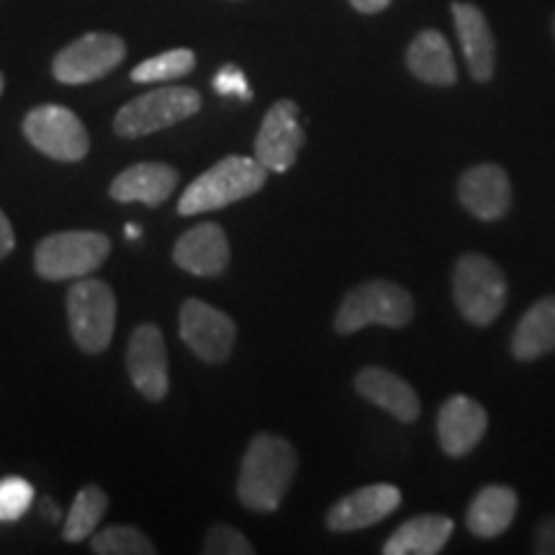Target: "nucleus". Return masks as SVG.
Masks as SVG:
<instances>
[{"mask_svg": "<svg viewBox=\"0 0 555 555\" xmlns=\"http://www.w3.org/2000/svg\"><path fill=\"white\" fill-rule=\"evenodd\" d=\"M111 253V242L101 232H57L37 245L34 268L47 281H67L95 273Z\"/></svg>", "mask_w": 555, "mask_h": 555, "instance_id": "obj_7", "label": "nucleus"}, {"mask_svg": "<svg viewBox=\"0 0 555 555\" xmlns=\"http://www.w3.org/2000/svg\"><path fill=\"white\" fill-rule=\"evenodd\" d=\"M193 67H196V54L180 47V50L163 52L157 57L139 62L129 78L134 82H170L191 75Z\"/></svg>", "mask_w": 555, "mask_h": 555, "instance_id": "obj_25", "label": "nucleus"}, {"mask_svg": "<svg viewBox=\"0 0 555 555\" xmlns=\"http://www.w3.org/2000/svg\"><path fill=\"white\" fill-rule=\"evenodd\" d=\"M450 13H453L455 31L457 39H461L463 57L468 62L470 78L476 82H489L496 73V41L483 11L474 3L455 0L450 5Z\"/></svg>", "mask_w": 555, "mask_h": 555, "instance_id": "obj_15", "label": "nucleus"}, {"mask_svg": "<svg viewBox=\"0 0 555 555\" xmlns=\"http://www.w3.org/2000/svg\"><path fill=\"white\" fill-rule=\"evenodd\" d=\"M401 504V491L391 483H371L339 499L327 515L332 532H352L378 525Z\"/></svg>", "mask_w": 555, "mask_h": 555, "instance_id": "obj_13", "label": "nucleus"}, {"mask_svg": "<svg viewBox=\"0 0 555 555\" xmlns=\"http://www.w3.org/2000/svg\"><path fill=\"white\" fill-rule=\"evenodd\" d=\"M414 317V301L406 288L391 281H367L352 288L343 298L337 314L335 330L339 335H352L371 324H384V327H406Z\"/></svg>", "mask_w": 555, "mask_h": 555, "instance_id": "obj_3", "label": "nucleus"}, {"mask_svg": "<svg viewBox=\"0 0 555 555\" xmlns=\"http://www.w3.org/2000/svg\"><path fill=\"white\" fill-rule=\"evenodd\" d=\"M41 506H44V515H47V517H50V519H60V509H57V506H54L52 499H44V502H41Z\"/></svg>", "mask_w": 555, "mask_h": 555, "instance_id": "obj_33", "label": "nucleus"}, {"mask_svg": "<svg viewBox=\"0 0 555 555\" xmlns=\"http://www.w3.org/2000/svg\"><path fill=\"white\" fill-rule=\"evenodd\" d=\"M517 515V494L509 486L494 483L478 491V496L470 502L466 525L476 538L491 540L515 522Z\"/></svg>", "mask_w": 555, "mask_h": 555, "instance_id": "obj_22", "label": "nucleus"}, {"mask_svg": "<svg viewBox=\"0 0 555 555\" xmlns=\"http://www.w3.org/2000/svg\"><path fill=\"white\" fill-rule=\"evenodd\" d=\"M204 553L208 555H253L255 547L249 545V540L242 532L234 530L229 525H217L208 530Z\"/></svg>", "mask_w": 555, "mask_h": 555, "instance_id": "obj_28", "label": "nucleus"}, {"mask_svg": "<svg viewBox=\"0 0 555 555\" xmlns=\"http://www.w3.org/2000/svg\"><path fill=\"white\" fill-rule=\"evenodd\" d=\"M127 234H129V240H137L139 234H142V229L134 227V224H129V227H127Z\"/></svg>", "mask_w": 555, "mask_h": 555, "instance_id": "obj_34", "label": "nucleus"}, {"mask_svg": "<svg viewBox=\"0 0 555 555\" xmlns=\"http://www.w3.org/2000/svg\"><path fill=\"white\" fill-rule=\"evenodd\" d=\"M124 57H127V44L121 37L93 31L57 52L52 62V75L65 86H86V82H95L114 73Z\"/></svg>", "mask_w": 555, "mask_h": 555, "instance_id": "obj_9", "label": "nucleus"}, {"mask_svg": "<svg viewBox=\"0 0 555 555\" xmlns=\"http://www.w3.org/2000/svg\"><path fill=\"white\" fill-rule=\"evenodd\" d=\"M489 427V416L478 401L450 397L437 414V437L448 455L463 457L474 450Z\"/></svg>", "mask_w": 555, "mask_h": 555, "instance_id": "obj_17", "label": "nucleus"}, {"mask_svg": "<svg viewBox=\"0 0 555 555\" xmlns=\"http://www.w3.org/2000/svg\"><path fill=\"white\" fill-rule=\"evenodd\" d=\"M13 245H16V234H13V227H11L9 217L0 211V260L9 258Z\"/></svg>", "mask_w": 555, "mask_h": 555, "instance_id": "obj_31", "label": "nucleus"}, {"mask_svg": "<svg viewBox=\"0 0 555 555\" xmlns=\"http://www.w3.org/2000/svg\"><path fill=\"white\" fill-rule=\"evenodd\" d=\"M535 553L555 555V515L540 522L535 535Z\"/></svg>", "mask_w": 555, "mask_h": 555, "instance_id": "obj_30", "label": "nucleus"}, {"mask_svg": "<svg viewBox=\"0 0 555 555\" xmlns=\"http://www.w3.org/2000/svg\"><path fill=\"white\" fill-rule=\"evenodd\" d=\"M3 86H5V80H3V75H0V95H3Z\"/></svg>", "mask_w": 555, "mask_h": 555, "instance_id": "obj_35", "label": "nucleus"}, {"mask_svg": "<svg viewBox=\"0 0 555 555\" xmlns=\"http://www.w3.org/2000/svg\"><path fill=\"white\" fill-rule=\"evenodd\" d=\"M298 106L294 101L283 99L270 106L262 119V127L255 139V159L268 172H286L296 165L307 134L298 121Z\"/></svg>", "mask_w": 555, "mask_h": 555, "instance_id": "obj_11", "label": "nucleus"}, {"mask_svg": "<svg viewBox=\"0 0 555 555\" xmlns=\"http://www.w3.org/2000/svg\"><path fill=\"white\" fill-rule=\"evenodd\" d=\"M350 5L358 13H367V16H373V13L386 11L388 5H391V0H350Z\"/></svg>", "mask_w": 555, "mask_h": 555, "instance_id": "obj_32", "label": "nucleus"}, {"mask_svg": "<svg viewBox=\"0 0 555 555\" xmlns=\"http://www.w3.org/2000/svg\"><path fill=\"white\" fill-rule=\"evenodd\" d=\"M268 180V170L255 157L229 155L219 159L214 168L193 180L178 201V214L196 217V214L219 211L237 201L255 196Z\"/></svg>", "mask_w": 555, "mask_h": 555, "instance_id": "obj_2", "label": "nucleus"}, {"mask_svg": "<svg viewBox=\"0 0 555 555\" xmlns=\"http://www.w3.org/2000/svg\"><path fill=\"white\" fill-rule=\"evenodd\" d=\"M201 111V95L193 88H155L121 106L114 119V131L124 139H139L170 129Z\"/></svg>", "mask_w": 555, "mask_h": 555, "instance_id": "obj_6", "label": "nucleus"}, {"mask_svg": "<svg viewBox=\"0 0 555 555\" xmlns=\"http://www.w3.org/2000/svg\"><path fill=\"white\" fill-rule=\"evenodd\" d=\"M356 391L371 404H376L397 416L399 422H416L420 420V397L404 378L386 367H363L356 376Z\"/></svg>", "mask_w": 555, "mask_h": 555, "instance_id": "obj_18", "label": "nucleus"}, {"mask_svg": "<svg viewBox=\"0 0 555 555\" xmlns=\"http://www.w3.org/2000/svg\"><path fill=\"white\" fill-rule=\"evenodd\" d=\"M553 34H555V16H553Z\"/></svg>", "mask_w": 555, "mask_h": 555, "instance_id": "obj_36", "label": "nucleus"}, {"mask_svg": "<svg viewBox=\"0 0 555 555\" xmlns=\"http://www.w3.org/2000/svg\"><path fill=\"white\" fill-rule=\"evenodd\" d=\"M108 509V496L101 486H86L80 489V494L75 496L73 506H69L65 527H62V538L67 543H82L95 532V527L101 525L103 515Z\"/></svg>", "mask_w": 555, "mask_h": 555, "instance_id": "obj_24", "label": "nucleus"}, {"mask_svg": "<svg viewBox=\"0 0 555 555\" xmlns=\"http://www.w3.org/2000/svg\"><path fill=\"white\" fill-rule=\"evenodd\" d=\"M67 317L75 345L88 356L108 350L116 330V296L99 278H80L67 291Z\"/></svg>", "mask_w": 555, "mask_h": 555, "instance_id": "obj_5", "label": "nucleus"}, {"mask_svg": "<svg viewBox=\"0 0 555 555\" xmlns=\"http://www.w3.org/2000/svg\"><path fill=\"white\" fill-rule=\"evenodd\" d=\"M180 337L204 363H224L237 343V327L224 311L189 298L180 309Z\"/></svg>", "mask_w": 555, "mask_h": 555, "instance_id": "obj_10", "label": "nucleus"}, {"mask_svg": "<svg viewBox=\"0 0 555 555\" xmlns=\"http://www.w3.org/2000/svg\"><path fill=\"white\" fill-rule=\"evenodd\" d=\"M214 90L219 95H234L240 101H253V90H249V82L245 73L237 65H224L214 78Z\"/></svg>", "mask_w": 555, "mask_h": 555, "instance_id": "obj_29", "label": "nucleus"}, {"mask_svg": "<svg viewBox=\"0 0 555 555\" xmlns=\"http://www.w3.org/2000/svg\"><path fill=\"white\" fill-rule=\"evenodd\" d=\"M34 504V486L26 478H0V522H18Z\"/></svg>", "mask_w": 555, "mask_h": 555, "instance_id": "obj_27", "label": "nucleus"}, {"mask_svg": "<svg viewBox=\"0 0 555 555\" xmlns=\"http://www.w3.org/2000/svg\"><path fill=\"white\" fill-rule=\"evenodd\" d=\"M453 535V519L442 515H420L409 519L388 538L386 555H437Z\"/></svg>", "mask_w": 555, "mask_h": 555, "instance_id": "obj_23", "label": "nucleus"}, {"mask_svg": "<svg viewBox=\"0 0 555 555\" xmlns=\"http://www.w3.org/2000/svg\"><path fill=\"white\" fill-rule=\"evenodd\" d=\"M90 551L99 555H155L157 547L139 527L116 525L93 535Z\"/></svg>", "mask_w": 555, "mask_h": 555, "instance_id": "obj_26", "label": "nucleus"}, {"mask_svg": "<svg viewBox=\"0 0 555 555\" xmlns=\"http://www.w3.org/2000/svg\"><path fill=\"white\" fill-rule=\"evenodd\" d=\"M406 67L416 80L427 82V86L450 88L457 80L448 39L435 29L420 31L412 39V44L406 47Z\"/></svg>", "mask_w": 555, "mask_h": 555, "instance_id": "obj_20", "label": "nucleus"}, {"mask_svg": "<svg viewBox=\"0 0 555 555\" xmlns=\"http://www.w3.org/2000/svg\"><path fill=\"white\" fill-rule=\"evenodd\" d=\"M457 198L481 221H499L512 206V185L499 165L483 163L463 172L457 183Z\"/></svg>", "mask_w": 555, "mask_h": 555, "instance_id": "obj_14", "label": "nucleus"}, {"mask_svg": "<svg viewBox=\"0 0 555 555\" xmlns=\"http://www.w3.org/2000/svg\"><path fill=\"white\" fill-rule=\"evenodd\" d=\"M172 260L185 273L198 278H217L229 266V242L224 229L214 221H204V224L189 229L176 242L172 249Z\"/></svg>", "mask_w": 555, "mask_h": 555, "instance_id": "obj_16", "label": "nucleus"}, {"mask_svg": "<svg viewBox=\"0 0 555 555\" xmlns=\"http://www.w3.org/2000/svg\"><path fill=\"white\" fill-rule=\"evenodd\" d=\"M178 185V170L165 163H139L131 165L111 183V198L121 204H147L159 206L172 196Z\"/></svg>", "mask_w": 555, "mask_h": 555, "instance_id": "obj_19", "label": "nucleus"}, {"mask_svg": "<svg viewBox=\"0 0 555 555\" xmlns=\"http://www.w3.org/2000/svg\"><path fill=\"white\" fill-rule=\"evenodd\" d=\"M506 278L486 255L468 253L457 260L453 273L455 307L476 327H489L506 307Z\"/></svg>", "mask_w": 555, "mask_h": 555, "instance_id": "obj_4", "label": "nucleus"}, {"mask_svg": "<svg viewBox=\"0 0 555 555\" xmlns=\"http://www.w3.org/2000/svg\"><path fill=\"white\" fill-rule=\"evenodd\" d=\"M127 371L131 384L144 399L163 401L170 391L168 350L165 337L155 324H139L129 337Z\"/></svg>", "mask_w": 555, "mask_h": 555, "instance_id": "obj_12", "label": "nucleus"}, {"mask_svg": "<svg viewBox=\"0 0 555 555\" xmlns=\"http://www.w3.org/2000/svg\"><path fill=\"white\" fill-rule=\"evenodd\" d=\"M24 137L41 155L60 163H80L90 150V137L82 121L57 103L31 108L24 119Z\"/></svg>", "mask_w": 555, "mask_h": 555, "instance_id": "obj_8", "label": "nucleus"}, {"mask_svg": "<svg viewBox=\"0 0 555 555\" xmlns=\"http://www.w3.org/2000/svg\"><path fill=\"white\" fill-rule=\"evenodd\" d=\"M298 457L286 437L255 435L249 442L237 481V496L247 509L275 512L288 494Z\"/></svg>", "mask_w": 555, "mask_h": 555, "instance_id": "obj_1", "label": "nucleus"}, {"mask_svg": "<svg viewBox=\"0 0 555 555\" xmlns=\"http://www.w3.org/2000/svg\"><path fill=\"white\" fill-rule=\"evenodd\" d=\"M555 350V296L540 298L525 311L512 335V356L522 363L538 360Z\"/></svg>", "mask_w": 555, "mask_h": 555, "instance_id": "obj_21", "label": "nucleus"}]
</instances>
